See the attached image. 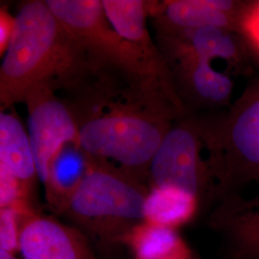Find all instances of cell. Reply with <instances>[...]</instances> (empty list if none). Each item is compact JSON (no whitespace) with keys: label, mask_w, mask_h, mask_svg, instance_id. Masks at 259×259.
<instances>
[{"label":"cell","mask_w":259,"mask_h":259,"mask_svg":"<svg viewBox=\"0 0 259 259\" xmlns=\"http://www.w3.org/2000/svg\"><path fill=\"white\" fill-rule=\"evenodd\" d=\"M85 90L81 112L73 111L79 127V146L93 160L109 164L148 182L151 160L177 118L181 104L156 91L128 88L111 91L99 81Z\"/></svg>","instance_id":"1"},{"label":"cell","mask_w":259,"mask_h":259,"mask_svg":"<svg viewBox=\"0 0 259 259\" xmlns=\"http://www.w3.org/2000/svg\"><path fill=\"white\" fill-rule=\"evenodd\" d=\"M96 73L87 51L46 1L22 4L0 67L1 111L39 89H83Z\"/></svg>","instance_id":"2"},{"label":"cell","mask_w":259,"mask_h":259,"mask_svg":"<svg viewBox=\"0 0 259 259\" xmlns=\"http://www.w3.org/2000/svg\"><path fill=\"white\" fill-rule=\"evenodd\" d=\"M47 6L87 51L95 73H117L138 89L166 93L182 103L164 59L144 54L112 28L99 0H47Z\"/></svg>","instance_id":"3"},{"label":"cell","mask_w":259,"mask_h":259,"mask_svg":"<svg viewBox=\"0 0 259 259\" xmlns=\"http://www.w3.org/2000/svg\"><path fill=\"white\" fill-rule=\"evenodd\" d=\"M149 189L138 178L92 159L63 213L102 248L111 249L124 244L131 231L144 222Z\"/></svg>","instance_id":"4"},{"label":"cell","mask_w":259,"mask_h":259,"mask_svg":"<svg viewBox=\"0 0 259 259\" xmlns=\"http://www.w3.org/2000/svg\"><path fill=\"white\" fill-rule=\"evenodd\" d=\"M201 119L216 184L215 204L244 195L250 185L259 191V76L229 108Z\"/></svg>","instance_id":"5"},{"label":"cell","mask_w":259,"mask_h":259,"mask_svg":"<svg viewBox=\"0 0 259 259\" xmlns=\"http://www.w3.org/2000/svg\"><path fill=\"white\" fill-rule=\"evenodd\" d=\"M149 187H175L195 196L202 209L216 200L209 150L201 115L185 112L167 131L148 170Z\"/></svg>","instance_id":"6"},{"label":"cell","mask_w":259,"mask_h":259,"mask_svg":"<svg viewBox=\"0 0 259 259\" xmlns=\"http://www.w3.org/2000/svg\"><path fill=\"white\" fill-rule=\"evenodd\" d=\"M28 135L37 178L47 185L49 168L57 153L67 143L79 144V127L72 109L49 89H39L25 99Z\"/></svg>","instance_id":"7"},{"label":"cell","mask_w":259,"mask_h":259,"mask_svg":"<svg viewBox=\"0 0 259 259\" xmlns=\"http://www.w3.org/2000/svg\"><path fill=\"white\" fill-rule=\"evenodd\" d=\"M159 51L166 63L182 58L209 63L223 60L235 73L251 74V51L240 33L224 28L204 27L159 30Z\"/></svg>","instance_id":"8"},{"label":"cell","mask_w":259,"mask_h":259,"mask_svg":"<svg viewBox=\"0 0 259 259\" xmlns=\"http://www.w3.org/2000/svg\"><path fill=\"white\" fill-rule=\"evenodd\" d=\"M206 224L219 238L221 259H259V191L219 200Z\"/></svg>","instance_id":"9"},{"label":"cell","mask_w":259,"mask_h":259,"mask_svg":"<svg viewBox=\"0 0 259 259\" xmlns=\"http://www.w3.org/2000/svg\"><path fill=\"white\" fill-rule=\"evenodd\" d=\"M19 223V251L23 259H97L79 229L35 211L20 215Z\"/></svg>","instance_id":"10"},{"label":"cell","mask_w":259,"mask_h":259,"mask_svg":"<svg viewBox=\"0 0 259 259\" xmlns=\"http://www.w3.org/2000/svg\"><path fill=\"white\" fill-rule=\"evenodd\" d=\"M177 94L186 111H219L232 105L233 81L211 63L182 58L166 63Z\"/></svg>","instance_id":"11"},{"label":"cell","mask_w":259,"mask_h":259,"mask_svg":"<svg viewBox=\"0 0 259 259\" xmlns=\"http://www.w3.org/2000/svg\"><path fill=\"white\" fill-rule=\"evenodd\" d=\"M249 1L173 0L151 5L159 30L181 31L217 27L242 35V22Z\"/></svg>","instance_id":"12"},{"label":"cell","mask_w":259,"mask_h":259,"mask_svg":"<svg viewBox=\"0 0 259 259\" xmlns=\"http://www.w3.org/2000/svg\"><path fill=\"white\" fill-rule=\"evenodd\" d=\"M92 166V159L79 144L67 143L51 161L46 193L49 204L63 212Z\"/></svg>","instance_id":"13"},{"label":"cell","mask_w":259,"mask_h":259,"mask_svg":"<svg viewBox=\"0 0 259 259\" xmlns=\"http://www.w3.org/2000/svg\"><path fill=\"white\" fill-rule=\"evenodd\" d=\"M0 165L31 190L37 173L29 135L14 113L4 111L0 112Z\"/></svg>","instance_id":"14"},{"label":"cell","mask_w":259,"mask_h":259,"mask_svg":"<svg viewBox=\"0 0 259 259\" xmlns=\"http://www.w3.org/2000/svg\"><path fill=\"white\" fill-rule=\"evenodd\" d=\"M105 15L112 28L146 55L164 59L150 37L146 18L149 4L141 0H102Z\"/></svg>","instance_id":"15"},{"label":"cell","mask_w":259,"mask_h":259,"mask_svg":"<svg viewBox=\"0 0 259 259\" xmlns=\"http://www.w3.org/2000/svg\"><path fill=\"white\" fill-rule=\"evenodd\" d=\"M202 209L199 200L175 187H150L144 203V222L178 230Z\"/></svg>","instance_id":"16"},{"label":"cell","mask_w":259,"mask_h":259,"mask_svg":"<svg viewBox=\"0 0 259 259\" xmlns=\"http://www.w3.org/2000/svg\"><path fill=\"white\" fill-rule=\"evenodd\" d=\"M135 259H171L192 253L178 230L142 222L124 241Z\"/></svg>","instance_id":"17"},{"label":"cell","mask_w":259,"mask_h":259,"mask_svg":"<svg viewBox=\"0 0 259 259\" xmlns=\"http://www.w3.org/2000/svg\"><path fill=\"white\" fill-rule=\"evenodd\" d=\"M19 232L18 212L12 208L0 209V250L14 254L19 251Z\"/></svg>","instance_id":"18"},{"label":"cell","mask_w":259,"mask_h":259,"mask_svg":"<svg viewBox=\"0 0 259 259\" xmlns=\"http://www.w3.org/2000/svg\"><path fill=\"white\" fill-rule=\"evenodd\" d=\"M242 35L251 53L259 57V0L249 1L242 22Z\"/></svg>","instance_id":"19"},{"label":"cell","mask_w":259,"mask_h":259,"mask_svg":"<svg viewBox=\"0 0 259 259\" xmlns=\"http://www.w3.org/2000/svg\"><path fill=\"white\" fill-rule=\"evenodd\" d=\"M16 24V17H13L6 7L0 10V55L7 51L13 37Z\"/></svg>","instance_id":"20"},{"label":"cell","mask_w":259,"mask_h":259,"mask_svg":"<svg viewBox=\"0 0 259 259\" xmlns=\"http://www.w3.org/2000/svg\"><path fill=\"white\" fill-rule=\"evenodd\" d=\"M0 259H18L14 253L7 252L5 250H0Z\"/></svg>","instance_id":"21"},{"label":"cell","mask_w":259,"mask_h":259,"mask_svg":"<svg viewBox=\"0 0 259 259\" xmlns=\"http://www.w3.org/2000/svg\"><path fill=\"white\" fill-rule=\"evenodd\" d=\"M171 259H197L194 256V254H193V252L192 253H190V254H188V255H185V256H180V257H175V258H171Z\"/></svg>","instance_id":"22"}]
</instances>
